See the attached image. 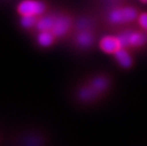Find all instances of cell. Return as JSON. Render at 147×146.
Listing matches in <instances>:
<instances>
[{"label":"cell","mask_w":147,"mask_h":146,"mask_svg":"<svg viewBox=\"0 0 147 146\" xmlns=\"http://www.w3.org/2000/svg\"><path fill=\"white\" fill-rule=\"evenodd\" d=\"M16 12L19 16L32 15L40 17L48 12V5L44 0H21L16 5Z\"/></svg>","instance_id":"1"},{"label":"cell","mask_w":147,"mask_h":146,"mask_svg":"<svg viewBox=\"0 0 147 146\" xmlns=\"http://www.w3.org/2000/svg\"><path fill=\"white\" fill-rule=\"evenodd\" d=\"M139 18V14L133 7H120L109 11L107 20L112 25H124L131 23Z\"/></svg>","instance_id":"2"},{"label":"cell","mask_w":147,"mask_h":146,"mask_svg":"<svg viewBox=\"0 0 147 146\" xmlns=\"http://www.w3.org/2000/svg\"><path fill=\"white\" fill-rule=\"evenodd\" d=\"M73 27V20L67 13H53V24L51 32L57 39L64 38L70 32Z\"/></svg>","instance_id":"3"},{"label":"cell","mask_w":147,"mask_h":146,"mask_svg":"<svg viewBox=\"0 0 147 146\" xmlns=\"http://www.w3.org/2000/svg\"><path fill=\"white\" fill-rule=\"evenodd\" d=\"M121 41V48H140L145 44L147 39L144 33L136 30H127L118 35Z\"/></svg>","instance_id":"4"},{"label":"cell","mask_w":147,"mask_h":146,"mask_svg":"<svg viewBox=\"0 0 147 146\" xmlns=\"http://www.w3.org/2000/svg\"><path fill=\"white\" fill-rule=\"evenodd\" d=\"M121 48V41L118 36L107 35L100 41V48L107 54H114Z\"/></svg>","instance_id":"5"},{"label":"cell","mask_w":147,"mask_h":146,"mask_svg":"<svg viewBox=\"0 0 147 146\" xmlns=\"http://www.w3.org/2000/svg\"><path fill=\"white\" fill-rule=\"evenodd\" d=\"M35 39L36 44L40 48H51L57 40L56 36L53 34L51 30H43V32H35Z\"/></svg>","instance_id":"6"},{"label":"cell","mask_w":147,"mask_h":146,"mask_svg":"<svg viewBox=\"0 0 147 146\" xmlns=\"http://www.w3.org/2000/svg\"><path fill=\"white\" fill-rule=\"evenodd\" d=\"M114 56L116 60L119 63V65L123 68H130L133 65V59L127 51V48H121L118 51L114 53Z\"/></svg>","instance_id":"7"},{"label":"cell","mask_w":147,"mask_h":146,"mask_svg":"<svg viewBox=\"0 0 147 146\" xmlns=\"http://www.w3.org/2000/svg\"><path fill=\"white\" fill-rule=\"evenodd\" d=\"M37 16H32V15H23L19 16V25L22 30H27V32H32L35 29L36 23L38 21Z\"/></svg>","instance_id":"8"},{"label":"cell","mask_w":147,"mask_h":146,"mask_svg":"<svg viewBox=\"0 0 147 146\" xmlns=\"http://www.w3.org/2000/svg\"><path fill=\"white\" fill-rule=\"evenodd\" d=\"M92 35L87 30H80L75 36V42L78 46L82 48H86L92 43Z\"/></svg>","instance_id":"9"},{"label":"cell","mask_w":147,"mask_h":146,"mask_svg":"<svg viewBox=\"0 0 147 146\" xmlns=\"http://www.w3.org/2000/svg\"><path fill=\"white\" fill-rule=\"evenodd\" d=\"M90 85H91L95 90H97L99 93H102L104 90H105L106 87H107L108 83H107L106 79L102 78V77H98V78L94 79L91 83H90Z\"/></svg>","instance_id":"10"},{"label":"cell","mask_w":147,"mask_h":146,"mask_svg":"<svg viewBox=\"0 0 147 146\" xmlns=\"http://www.w3.org/2000/svg\"><path fill=\"white\" fill-rule=\"evenodd\" d=\"M138 21H139L140 26L147 32V12H143V13L140 14Z\"/></svg>","instance_id":"11"},{"label":"cell","mask_w":147,"mask_h":146,"mask_svg":"<svg viewBox=\"0 0 147 146\" xmlns=\"http://www.w3.org/2000/svg\"><path fill=\"white\" fill-rule=\"evenodd\" d=\"M142 3H145V4H147V0H140Z\"/></svg>","instance_id":"12"}]
</instances>
